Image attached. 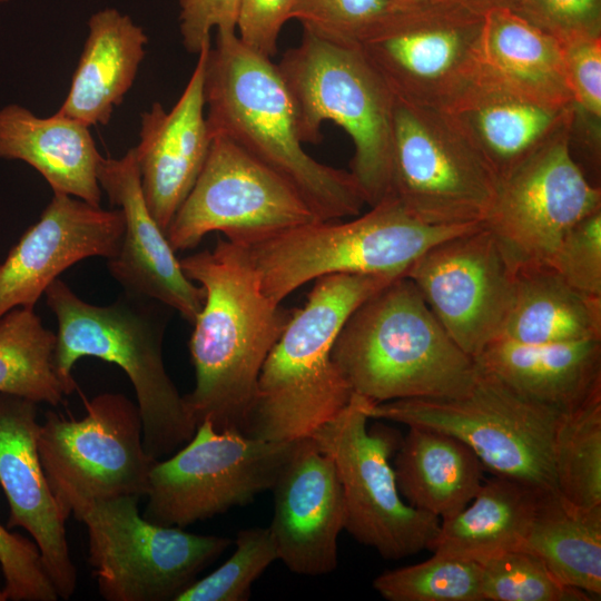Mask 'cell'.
<instances>
[{
	"label": "cell",
	"mask_w": 601,
	"mask_h": 601,
	"mask_svg": "<svg viewBox=\"0 0 601 601\" xmlns=\"http://www.w3.org/2000/svg\"><path fill=\"white\" fill-rule=\"evenodd\" d=\"M242 0H179V29L185 49L190 53L211 43L210 32L234 31Z\"/></svg>",
	"instance_id": "obj_43"
},
{
	"label": "cell",
	"mask_w": 601,
	"mask_h": 601,
	"mask_svg": "<svg viewBox=\"0 0 601 601\" xmlns=\"http://www.w3.org/2000/svg\"><path fill=\"white\" fill-rule=\"evenodd\" d=\"M481 585L480 562L436 553L373 581L374 590L388 601H484Z\"/></svg>",
	"instance_id": "obj_34"
},
{
	"label": "cell",
	"mask_w": 601,
	"mask_h": 601,
	"mask_svg": "<svg viewBox=\"0 0 601 601\" xmlns=\"http://www.w3.org/2000/svg\"><path fill=\"white\" fill-rule=\"evenodd\" d=\"M314 220L317 217L288 183L231 140L214 136L166 236L173 249L181 252L195 248L211 231L247 236Z\"/></svg>",
	"instance_id": "obj_16"
},
{
	"label": "cell",
	"mask_w": 601,
	"mask_h": 601,
	"mask_svg": "<svg viewBox=\"0 0 601 601\" xmlns=\"http://www.w3.org/2000/svg\"><path fill=\"white\" fill-rule=\"evenodd\" d=\"M296 0H242L236 23L240 41L252 50L272 58L278 36L292 19Z\"/></svg>",
	"instance_id": "obj_42"
},
{
	"label": "cell",
	"mask_w": 601,
	"mask_h": 601,
	"mask_svg": "<svg viewBox=\"0 0 601 601\" xmlns=\"http://www.w3.org/2000/svg\"><path fill=\"white\" fill-rule=\"evenodd\" d=\"M331 357L352 392L373 404L456 397L469 391L479 371L406 276L370 296L348 316Z\"/></svg>",
	"instance_id": "obj_4"
},
{
	"label": "cell",
	"mask_w": 601,
	"mask_h": 601,
	"mask_svg": "<svg viewBox=\"0 0 601 601\" xmlns=\"http://www.w3.org/2000/svg\"><path fill=\"white\" fill-rule=\"evenodd\" d=\"M270 491L274 511L268 528L278 560L296 574L333 572L345 526L343 490L333 460L312 437L300 439Z\"/></svg>",
	"instance_id": "obj_19"
},
{
	"label": "cell",
	"mask_w": 601,
	"mask_h": 601,
	"mask_svg": "<svg viewBox=\"0 0 601 601\" xmlns=\"http://www.w3.org/2000/svg\"><path fill=\"white\" fill-rule=\"evenodd\" d=\"M0 158L33 167L53 193L100 206L97 177L102 158L89 127L56 112L38 117L16 104L0 110Z\"/></svg>",
	"instance_id": "obj_25"
},
{
	"label": "cell",
	"mask_w": 601,
	"mask_h": 601,
	"mask_svg": "<svg viewBox=\"0 0 601 601\" xmlns=\"http://www.w3.org/2000/svg\"><path fill=\"white\" fill-rule=\"evenodd\" d=\"M499 337L524 344L601 339V297L575 289L548 265L518 267Z\"/></svg>",
	"instance_id": "obj_28"
},
{
	"label": "cell",
	"mask_w": 601,
	"mask_h": 601,
	"mask_svg": "<svg viewBox=\"0 0 601 601\" xmlns=\"http://www.w3.org/2000/svg\"><path fill=\"white\" fill-rule=\"evenodd\" d=\"M499 179L443 109L394 95L390 193L430 225L484 223Z\"/></svg>",
	"instance_id": "obj_9"
},
{
	"label": "cell",
	"mask_w": 601,
	"mask_h": 601,
	"mask_svg": "<svg viewBox=\"0 0 601 601\" xmlns=\"http://www.w3.org/2000/svg\"><path fill=\"white\" fill-rule=\"evenodd\" d=\"M230 558L207 577L194 581L175 601H246L253 583L278 560L269 528L240 530Z\"/></svg>",
	"instance_id": "obj_36"
},
{
	"label": "cell",
	"mask_w": 601,
	"mask_h": 601,
	"mask_svg": "<svg viewBox=\"0 0 601 601\" xmlns=\"http://www.w3.org/2000/svg\"><path fill=\"white\" fill-rule=\"evenodd\" d=\"M278 70L293 98L303 144L323 139V122L333 121L351 137V174L370 207L388 196L394 93L358 43L303 28Z\"/></svg>",
	"instance_id": "obj_7"
},
{
	"label": "cell",
	"mask_w": 601,
	"mask_h": 601,
	"mask_svg": "<svg viewBox=\"0 0 601 601\" xmlns=\"http://www.w3.org/2000/svg\"><path fill=\"white\" fill-rule=\"evenodd\" d=\"M137 495L95 500L71 514L88 531L89 563L108 601H168L186 590L233 540L146 520Z\"/></svg>",
	"instance_id": "obj_10"
},
{
	"label": "cell",
	"mask_w": 601,
	"mask_h": 601,
	"mask_svg": "<svg viewBox=\"0 0 601 601\" xmlns=\"http://www.w3.org/2000/svg\"><path fill=\"white\" fill-rule=\"evenodd\" d=\"M387 4V8L402 9L408 8L418 3H422L427 0H384Z\"/></svg>",
	"instance_id": "obj_45"
},
{
	"label": "cell",
	"mask_w": 601,
	"mask_h": 601,
	"mask_svg": "<svg viewBox=\"0 0 601 601\" xmlns=\"http://www.w3.org/2000/svg\"><path fill=\"white\" fill-rule=\"evenodd\" d=\"M397 277L334 274L316 279L262 367L249 436L309 437L348 404L353 392L331 357L333 343L348 316Z\"/></svg>",
	"instance_id": "obj_5"
},
{
	"label": "cell",
	"mask_w": 601,
	"mask_h": 601,
	"mask_svg": "<svg viewBox=\"0 0 601 601\" xmlns=\"http://www.w3.org/2000/svg\"><path fill=\"white\" fill-rule=\"evenodd\" d=\"M484 601H590L591 595L560 581L538 555L504 551L480 561Z\"/></svg>",
	"instance_id": "obj_35"
},
{
	"label": "cell",
	"mask_w": 601,
	"mask_h": 601,
	"mask_svg": "<svg viewBox=\"0 0 601 601\" xmlns=\"http://www.w3.org/2000/svg\"><path fill=\"white\" fill-rule=\"evenodd\" d=\"M515 273L494 234L480 223L431 246L404 276L455 344L475 358L501 334Z\"/></svg>",
	"instance_id": "obj_17"
},
{
	"label": "cell",
	"mask_w": 601,
	"mask_h": 601,
	"mask_svg": "<svg viewBox=\"0 0 601 601\" xmlns=\"http://www.w3.org/2000/svg\"><path fill=\"white\" fill-rule=\"evenodd\" d=\"M179 260L205 292L189 341L196 383L187 410L196 425L248 435L262 367L295 311L264 294L245 248L225 236Z\"/></svg>",
	"instance_id": "obj_1"
},
{
	"label": "cell",
	"mask_w": 601,
	"mask_h": 601,
	"mask_svg": "<svg viewBox=\"0 0 601 601\" xmlns=\"http://www.w3.org/2000/svg\"><path fill=\"white\" fill-rule=\"evenodd\" d=\"M386 9L384 0H296L292 18L319 35L356 42Z\"/></svg>",
	"instance_id": "obj_41"
},
{
	"label": "cell",
	"mask_w": 601,
	"mask_h": 601,
	"mask_svg": "<svg viewBox=\"0 0 601 601\" xmlns=\"http://www.w3.org/2000/svg\"><path fill=\"white\" fill-rule=\"evenodd\" d=\"M480 223L430 225L386 197L351 220H314L257 235L227 237L247 252L264 294L282 302L298 287L334 274L404 276L434 244Z\"/></svg>",
	"instance_id": "obj_6"
},
{
	"label": "cell",
	"mask_w": 601,
	"mask_h": 601,
	"mask_svg": "<svg viewBox=\"0 0 601 601\" xmlns=\"http://www.w3.org/2000/svg\"><path fill=\"white\" fill-rule=\"evenodd\" d=\"M37 405L0 393V485L10 509L8 528H22L32 536L58 597L67 600L76 590L77 570L67 541V519L39 456Z\"/></svg>",
	"instance_id": "obj_21"
},
{
	"label": "cell",
	"mask_w": 601,
	"mask_h": 601,
	"mask_svg": "<svg viewBox=\"0 0 601 601\" xmlns=\"http://www.w3.org/2000/svg\"><path fill=\"white\" fill-rule=\"evenodd\" d=\"M548 266L575 289L601 297V209L565 234Z\"/></svg>",
	"instance_id": "obj_37"
},
{
	"label": "cell",
	"mask_w": 601,
	"mask_h": 601,
	"mask_svg": "<svg viewBox=\"0 0 601 601\" xmlns=\"http://www.w3.org/2000/svg\"><path fill=\"white\" fill-rule=\"evenodd\" d=\"M217 31L205 69L210 137H225L288 183L319 220L357 216L364 195L351 171L312 158L299 138L293 98L277 65Z\"/></svg>",
	"instance_id": "obj_2"
},
{
	"label": "cell",
	"mask_w": 601,
	"mask_h": 601,
	"mask_svg": "<svg viewBox=\"0 0 601 601\" xmlns=\"http://www.w3.org/2000/svg\"><path fill=\"white\" fill-rule=\"evenodd\" d=\"M1 2L8 1V0H0Z\"/></svg>",
	"instance_id": "obj_47"
},
{
	"label": "cell",
	"mask_w": 601,
	"mask_h": 601,
	"mask_svg": "<svg viewBox=\"0 0 601 601\" xmlns=\"http://www.w3.org/2000/svg\"><path fill=\"white\" fill-rule=\"evenodd\" d=\"M148 38L132 19L114 8L93 13L60 115L89 128L107 125L131 88Z\"/></svg>",
	"instance_id": "obj_26"
},
{
	"label": "cell",
	"mask_w": 601,
	"mask_h": 601,
	"mask_svg": "<svg viewBox=\"0 0 601 601\" xmlns=\"http://www.w3.org/2000/svg\"><path fill=\"white\" fill-rule=\"evenodd\" d=\"M97 177L125 220L118 253L107 259L110 275L122 292L157 300L193 324L205 292L184 274L166 233L147 207L134 147L121 158L102 157Z\"/></svg>",
	"instance_id": "obj_20"
},
{
	"label": "cell",
	"mask_w": 601,
	"mask_h": 601,
	"mask_svg": "<svg viewBox=\"0 0 601 601\" xmlns=\"http://www.w3.org/2000/svg\"><path fill=\"white\" fill-rule=\"evenodd\" d=\"M573 127L562 128L499 183L484 224L515 268L549 265L565 234L601 209V189L571 155Z\"/></svg>",
	"instance_id": "obj_15"
},
{
	"label": "cell",
	"mask_w": 601,
	"mask_h": 601,
	"mask_svg": "<svg viewBox=\"0 0 601 601\" xmlns=\"http://www.w3.org/2000/svg\"><path fill=\"white\" fill-rule=\"evenodd\" d=\"M365 413L370 418L450 434L465 443L493 475L558 493L553 442L561 413L480 367L469 391L460 396L367 401Z\"/></svg>",
	"instance_id": "obj_8"
},
{
	"label": "cell",
	"mask_w": 601,
	"mask_h": 601,
	"mask_svg": "<svg viewBox=\"0 0 601 601\" xmlns=\"http://www.w3.org/2000/svg\"><path fill=\"white\" fill-rule=\"evenodd\" d=\"M561 48L564 75L574 106V119L580 117L587 128H591L594 140L599 139L601 37L577 39L561 45Z\"/></svg>",
	"instance_id": "obj_38"
},
{
	"label": "cell",
	"mask_w": 601,
	"mask_h": 601,
	"mask_svg": "<svg viewBox=\"0 0 601 601\" xmlns=\"http://www.w3.org/2000/svg\"><path fill=\"white\" fill-rule=\"evenodd\" d=\"M366 402L353 393L348 404L309 437L335 464L344 530L385 559H404L430 550L441 520L402 497L391 465L402 437L385 426L368 428Z\"/></svg>",
	"instance_id": "obj_11"
},
{
	"label": "cell",
	"mask_w": 601,
	"mask_h": 601,
	"mask_svg": "<svg viewBox=\"0 0 601 601\" xmlns=\"http://www.w3.org/2000/svg\"><path fill=\"white\" fill-rule=\"evenodd\" d=\"M0 566L8 600L56 601L58 593L45 569L38 546L0 523Z\"/></svg>",
	"instance_id": "obj_39"
},
{
	"label": "cell",
	"mask_w": 601,
	"mask_h": 601,
	"mask_svg": "<svg viewBox=\"0 0 601 601\" xmlns=\"http://www.w3.org/2000/svg\"><path fill=\"white\" fill-rule=\"evenodd\" d=\"M512 10L560 45L601 37V0H516Z\"/></svg>",
	"instance_id": "obj_40"
},
{
	"label": "cell",
	"mask_w": 601,
	"mask_h": 601,
	"mask_svg": "<svg viewBox=\"0 0 601 601\" xmlns=\"http://www.w3.org/2000/svg\"><path fill=\"white\" fill-rule=\"evenodd\" d=\"M6 600H8L7 595H6V592H4L3 588L0 587V601H6Z\"/></svg>",
	"instance_id": "obj_46"
},
{
	"label": "cell",
	"mask_w": 601,
	"mask_h": 601,
	"mask_svg": "<svg viewBox=\"0 0 601 601\" xmlns=\"http://www.w3.org/2000/svg\"><path fill=\"white\" fill-rule=\"evenodd\" d=\"M43 295L58 326L55 367L69 393L76 387L72 367L81 357L116 364L135 388L147 453L159 461L185 445L197 425L162 358L170 308L125 292L111 304H90L60 278Z\"/></svg>",
	"instance_id": "obj_3"
},
{
	"label": "cell",
	"mask_w": 601,
	"mask_h": 601,
	"mask_svg": "<svg viewBox=\"0 0 601 601\" xmlns=\"http://www.w3.org/2000/svg\"><path fill=\"white\" fill-rule=\"evenodd\" d=\"M544 493L520 481L493 475L482 482L462 511L441 521L430 551L480 562L520 549Z\"/></svg>",
	"instance_id": "obj_29"
},
{
	"label": "cell",
	"mask_w": 601,
	"mask_h": 601,
	"mask_svg": "<svg viewBox=\"0 0 601 601\" xmlns=\"http://www.w3.org/2000/svg\"><path fill=\"white\" fill-rule=\"evenodd\" d=\"M394 473L402 497L440 520L462 511L483 482V465L459 439L408 426L395 452Z\"/></svg>",
	"instance_id": "obj_27"
},
{
	"label": "cell",
	"mask_w": 601,
	"mask_h": 601,
	"mask_svg": "<svg viewBox=\"0 0 601 601\" xmlns=\"http://www.w3.org/2000/svg\"><path fill=\"white\" fill-rule=\"evenodd\" d=\"M485 14L451 0L385 12L356 40L392 92L443 108L482 63Z\"/></svg>",
	"instance_id": "obj_14"
},
{
	"label": "cell",
	"mask_w": 601,
	"mask_h": 601,
	"mask_svg": "<svg viewBox=\"0 0 601 601\" xmlns=\"http://www.w3.org/2000/svg\"><path fill=\"white\" fill-rule=\"evenodd\" d=\"M559 495L581 509L601 506V397L561 413L553 442Z\"/></svg>",
	"instance_id": "obj_33"
},
{
	"label": "cell",
	"mask_w": 601,
	"mask_h": 601,
	"mask_svg": "<svg viewBox=\"0 0 601 601\" xmlns=\"http://www.w3.org/2000/svg\"><path fill=\"white\" fill-rule=\"evenodd\" d=\"M124 230L120 209L53 193L40 218L0 264V318L17 307L35 309L48 286L76 263L116 256Z\"/></svg>",
	"instance_id": "obj_18"
},
{
	"label": "cell",
	"mask_w": 601,
	"mask_h": 601,
	"mask_svg": "<svg viewBox=\"0 0 601 601\" xmlns=\"http://www.w3.org/2000/svg\"><path fill=\"white\" fill-rule=\"evenodd\" d=\"M441 109L483 156L499 183L574 124L573 106L536 100L483 63Z\"/></svg>",
	"instance_id": "obj_22"
},
{
	"label": "cell",
	"mask_w": 601,
	"mask_h": 601,
	"mask_svg": "<svg viewBox=\"0 0 601 601\" xmlns=\"http://www.w3.org/2000/svg\"><path fill=\"white\" fill-rule=\"evenodd\" d=\"M474 359L521 395L560 413L601 397V339L524 344L499 337Z\"/></svg>",
	"instance_id": "obj_24"
},
{
	"label": "cell",
	"mask_w": 601,
	"mask_h": 601,
	"mask_svg": "<svg viewBox=\"0 0 601 601\" xmlns=\"http://www.w3.org/2000/svg\"><path fill=\"white\" fill-rule=\"evenodd\" d=\"M569 587L601 595V506L581 509L544 493L521 545Z\"/></svg>",
	"instance_id": "obj_31"
},
{
	"label": "cell",
	"mask_w": 601,
	"mask_h": 601,
	"mask_svg": "<svg viewBox=\"0 0 601 601\" xmlns=\"http://www.w3.org/2000/svg\"><path fill=\"white\" fill-rule=\"evenodd\" d=\"M482 63L536 100L573 106L560 42L512 9L499 8L485 13Z\"/></svg>",
	"instance_id": "obj_30"
},
{
	"label": "cell",
	"mask_w": 601,
	"mask_h": 601,
	"mask_svg": "<svg viewBox=\"0 0 601 601\" xmlns=\"http://www.w3.org/2000/svg\"><path fill=\"white\" fill-rule=\"evenodd\" d=\"M56 334L35 309L17 307L0 318V393L56 406L69 393L59 377Z\"/></svg>",
	"instance_id": "obj_32"
},
{
	"label": "cell",
	"mask_w": 601,
	"mask_h": 601,
	"mask_svg": "<svg viewBox=\"0 0 601 601\" xmlns=\"http://www.w3.org/2000/svg\"><path fill=\"white\" fill-rule=\"evenodd\" d=\"M38 451L49 487L68 519L79 505L121 495L144 496L157 460L146 451L137 404L102 393L80 420L47 412Z\"/></svg>",
	"instance_id": "obj_13"
},
{
	"label": "cell",
	"mask_w": 601,
	"mask_h": 601,
	"mask_svg": "<svg viewBox=\"0 0 601 601\" xmlns=\"http://www.w3.org/2000/svg\"><path fill=\"white\" fill-rule=\"evenodd\" d=\"M211 43L198 53L195 69L175 106L158 101L141 114L139 144L134 147L147 207L166 233L195 185L211 137L206 119L205 69Z\"/></svg>",
	"instance_id": "obj_23"
},
{
	"label": "cell",
	"mask_w": 601,
	"mask_h": 601,
	"mask_svg": "<svg viewBox=\"0 0 601 601\" xmlns=\"http://www.w3.org/2000/svg\"><path fill=\"white\" fill-rule=\"evenodd\" d=\"M299 440L267 441L203 421L184 447L154 464L142 516L184 529L246 505L272 490Z\"/></svg>",
	"instance_id": "obj_12"
},
{
	"label": "cell",
	"mask_w": 601,
	"mask_h": 601,
	"mask_svg": "<svg viewBox=\"0 0 601 601\" xmlns=\"http://www.w3.org/2000/svg\"><path fill=\"white\" fill-rule=\"evenodd\" d=\"M472 11L485 14L499 8L512 9L516 0H451Z\"/></svg>",
	"instance_id": "obj_44"
}]
</instances>
